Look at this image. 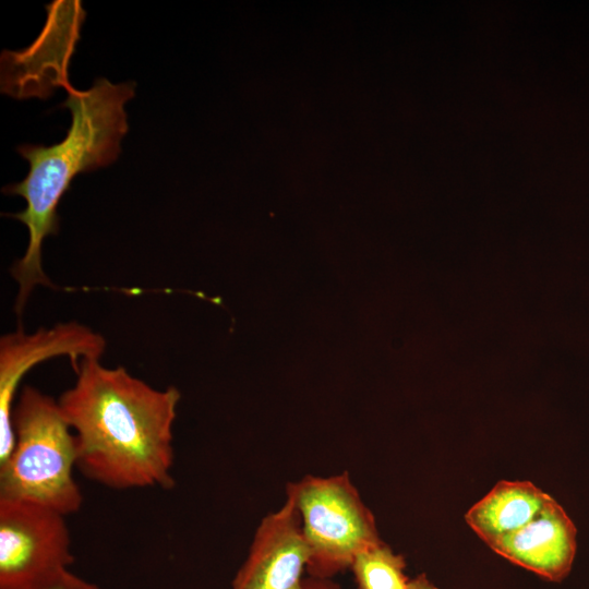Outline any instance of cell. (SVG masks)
Segmentation results:
<instances>
[{"label": "cell", "mask_w": 589, "mask_h": 589, "mask_svg": "<svg viewBox=\"0 0 589 589\" xmlns=\"http://www.w3.org/2000/svg\"><path fill=\"white\" fill-rule=\"evenodd\" d=\"M75 373L58 402L75 436L80 472L113 490L171 489L179 389L155 388L99 359L81 360Z\"/></svg>", "instance_id": "6da1fadb"}, {"label": "cell", "mask_w": 589, "mask_h": 589, "mask_svg": "<svg viewBox=\"0 0 589 589\" xmlns=\"http://www.w3.org/2000/svg\"><path fill=\"white\" fill-rule=\"evenodd\" d=\"M61 83L68 94L62 106L72 117L65 137L50 146H19L17 152L29 164L28 173L2 190L26 201L24 211L11 215L27 227L29 236L24 255L11 268L19 285L17 314L37 285H51L43 269L41 249L45 238L59 231L61 197L76 175L113 163L129 130L124 105L134 96L133 82L113 84L101 77L86 91L73 88L68 80Z\"/></svg>", "instance_id": "7a4b0ae2"}, {"label": "cell", "mask_w": 589, "mask_h": 589, "mask_svg": "<svg viewBox=\"0 0 589 589\" xmlns=\"http://www.w3.org/2000/svg\"><path fill=\"white\" fill-rule=\"evenodd\" d=\"M14 445L0 465V498L36 503L64 516L83 494L74 479L76 443L58 400L25 385L12 411Z\"/></svg>", "instance_id": "3957f363"}, {"label": "cell", "mask_w": 589, "mask_h": 589, "mask_svg": "<svg viewBox=\"0 0 589 589\" xmlns=\"http://www.w3.org/2000/svg\"><path fill=\"white\" fill-rule=\"evenodd\" d=\"M286 497L300 516L311 577L332 578L350 568L359 553L383 542L348 472L305 476L287 484Z\"/></svg>", "instance_id": "277c9868"}, {"label": "cell", "mask_w": 589, "mask_h": 589, "mask_svg": "<svg viewBox=\"0 0 589 589\" xmlns=\"http://www.w3.org/2000/svg\"><path fill=\"white\" fill-rule=\"evenodd\" d=\"M73 562L64 515L0 498V589H38Z\"/></svg>", "instance_id": "5b68a950"}, {"label": "cell", "mask_w": 589, "mask_h": 589, "mask_svg": "<svg viewBox=\"0 0 589 589\" xmlns=\"http://www.w3.org/2000/svg\"><path fill=\"white\" fill-rule=\"evenodd\" d=\"M104 337L77 322L59 323L32 334L22 328L0 339V465L14 445L12 411L24 375L36 364L53 357L68 356L74 371L83 359H100Z\"/></svg>", "instance_id": "8992f818"}, {"label": "cell", "mask_w": 589, "mask_h": 589, "mask_svg": "<svg viewBox=\"0 0 589 589\" xmlns=\"http://www.w3.org/2000/svg\"><path fill=\"white\" fill-rule=\"evenodd\" d=\"M308 558L299 513L286 497L257 526L231 589H302Z\"/></svg>", "instance_id": "52a82bcc"}, {"label": "cell", "mask_w": 589, "mask_h": 589, "mask_svg": "<svg viewBox=\"0 0 589 589\" xmlns=\"http://www.w3.org/2000/svg\"><path fill=\"white\" fill-rule=\"evenodd\" d=\"M576 532L568 515L552 500L525 527L494 540L488 546L546 580L561 581L568 575L574 562Z\"/></svg>", "instance_id": "ba28073f"}, {"label": "cell", "mask_w": 589, "mask_h": 589, "mask_svg": "<svg viewBox=\"0 0 589 589\" xmlns=\"http://www.w3.org/2000/svg\"><path fill=\"white\" fill-rule=\"evenodd\" d=\"M553 498L530 481L497 482L465 515L486 545L533 520Z\"/></svg>", "instance_id": "9c48e42d"}, {"label": "cell", "mask_w": 589, "mask_h": 589, "mask_svg": "<svg viewBox=\"0 0 589 589\" xmlns=\"http://www.w3.org/2000/svg\"><path fill=\"white\" fill-rule=\"evenodd\" d=\"M405 568V558L384 542L359 553L350 566L359 589H404Z\"/></svg>", "instance_id": "30bf717a"}, {"label": "cell", "mask_w": 589, "mask_h": 589, "mask_svg": "<svg viewBox=\"0 0 589 589\" xmlns=\"http://www.w3.org/2000/svg\"><path fill=\"white\" fill-rule=\"evenodd\" d=\"M38 589H99L95 584L71 573L69 569L61 572L50 581Z\"/></svg>", "instance_id": "8fae6325"}, {"label": "cell", "mask_w": 589, "mask_h": 589, "mask_svg": "<svg viewBox=\"0 0 589 589\" xmlns=\"http://www.w3.org/2000/svg\"><path fill=\"white\" fill-rule=\"evenodd\" d=\"M302 589H340L330 578L306 577L302 581Z\"/></svg>", "instance_id": "7c38bea8"}, {"label": "cell", "mask_w": 589, "mask_h": 589, "mask_svg": "<svg viewBox=\"0 0 589 589\" xmlns=\"http://www.w3.org/2000/svg\"><path fill=\"white\" fill-rule=\"evenodd\" d=\"M404 589H437L424 574L409 578Z\"/></svg>", "instance_id": "4fadbf2b"}]
</instances>
